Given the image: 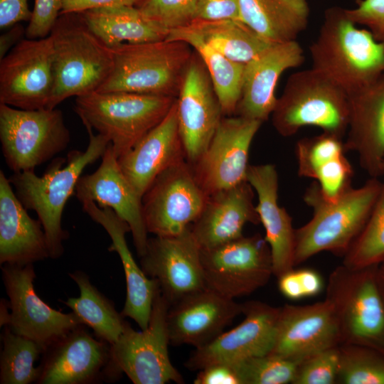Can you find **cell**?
<instances>
[{
  "label": "cell",
  "mask_w": 384,
  "mask_h": 384,
  "mask_svg": "<svg viewBox=\"0 0 384 384\" xmlns=\"http://www.w3.org/2000/svg\"><path fill=\"white\" fill-rule=\"evenodd\" d=\"M139 0H63L60 12L80 13L87 10L109 6H135Z\"/></svg>",
  "instance_id": "obj_47"
},
{
  "label": "cell",
  "mask_w": 384,
  "mask_h": 384,
  "mask_svg": "<svg viewBox=\"0 0 384 384\" xmlns=\"http://www.w3.org/2000/svg\"><path fill=\"white\" fill-rule=\"evenodd\" d=\"M177 40L111 47L113 68L96 92H124L177 97L193 49Z\"/></svg>",
  "instance_id": "obj_5"
},
{
  "label": "cell",
  "mask_w": 384,
  "mask_h": 384,
  "mask_svg": "<svg viewBox=\"0 0 384 384\" xmlns=\"http://www.w3.org/2000/svg\"><path fill=\"white\" fill-rule=\"evenodd\" d=\"M38 367L39 384H87L107 378L110 345L81 325L49 346Z\"/></svg>",
  "instance_id": "obj_20"
},
{
  "label": "cell",
  "mask_w": 384,
  "mask_h": 384,
  "mask_svg": "<svg viewBox=\"0 0 384 384\" xmlns=\"http://www.w3.org/2000/svg\"><path fill=\"white\" fill-rule=\"evenodd\" d=\"M89 143L85 151L73 150L68 161L60 158L53 161L42 176L34 170L14 173L9 179L14 191L27 210L35 211L44 230L50 257L57 259L63 252V242L68 233L62 227V215L68 198L75 193L76 184L85 167L102 158L110 140L102 134H93L85 128Z\"/></svg>",
  "instance_id": "obj_2"
},
{
  "label": "cell",
  "mask_w": 384,
  "mask_h": 384,
  "mask_svg": "<svg viewBox=\"0 0 384 384\" xmlns=\"http://www.w3.org/2000/svg\"><path fill=\"white\" fill-rule=\"evenodd\" d=\"M50 36L24 38L0 60V103L21 110L46 108L53 83Z\"/></svg>",
  "instance_id": "obj_14"
},
{
  "label": "cell",
  "mask_w": 384,
  "mask_h": 384,
  "mask_svg": "<svg viewBox=\"0 0 384 384\" xmlns=\"http://www.w3.org/2000/svg\"><path fill=\"white\" fill-rule=\"evenodd\" d=\"M1 339L0 383H36L39 370L33 364L43 353L42 347L33 340L15 334L9 326L4 327Z\"/></svg>",
  "instance_id": "obj_35"
},
{
  "label": "cell",
  "mask_w": 384,
  "mask_h": 384,
  "mask_svg": "<svg viewBox=\"0 0 384 384\" xmlns=\"http://www.w3.org/2000/svg\"><path fill=\"white\" fill-rule=\"evenodd\" d=\"M336 383L384 384V355L363 346L341 344Z\"/></svg>",
  "instance_id": "obj_37"
},
{
  "label": "cell",
  "mask_w": 384,
  "mask_h": 384,
  "mask_svg": "<svg viewBox=\"0 0 384 384\" xmlns=\"http://www.w3.org/2000/svg\"><path fill=\"white\" fill-rule=\"evenodd\" d=\"M80 289V297L62 302L74 312L85 325L90 327L95 336L113 345L124 331L127 321L112 301L103 295L91 282L87 274L77 270L69 273Z\"/></svg>",
  "instance_id": "obj_33"
},
{
  "label": "cell",
  "mask_w": 384,
  "mask_h": 384,
  "mask_svg": "<svg viewBox=\"0 0 384 384\" xmlns=\"http://www.w3.org/2000/svg\"><path fill=\"white\" fill-rule=\"evenodd\" d=\"M341 344L337 319L326 299L313 304L280 306L270 354L301 362Z\"/></svg>",
  "instance_id": "obj_19"
},
{
  "label": "cell",
  "mask_w": 384,
  "mask_h": 384,
  "mask_svg": "<svg viewBox=\"0 0 384 384\" xmlns=\"http://www.w3.org/2000/svg\"><path fill=\"white\" fill-rule=\"evenodd\" d=\"M185 159L176 100L166 117L129 151L119 157L118 162L127 179L142 198L161 172Z\"/></svg>",
  "instance_id": "obj_25"
},
{
  "label": "cell",
  "mask_w": 384,
  "mask_h": 384,
  "mask_svg": "<svg viewBox=\"0 0 384 384\" xmlns=\"http://www.w3.org/2000/svg\"><path fill=\"white\" fill-rule=\"evenodd\" d=\"M206 288L227 298L249 295L273 275L270 246L260 234L201 249Z\"/></svg>",
  "instance_id": "obj_11"
},
{
  "label": "cell",
  "mask_w": 384,
  "mask_h": 384,
  "mask_svg": "<svg viewBox=\"0 0 384 384\" xmlns=\"http://www.w3.org/2000/svg\"><path fill=\"white\" fill-rule=\"evenodd\" d=\"M194 20L240 21L238 0H200Z\"/></svg>",
  "instance_id": "obj_44"
},
{
  "label": "cell",
  "mask_w": 384,
  "mask_h": 384,
  "mask_svg": "<svg viewBox=\"0 0 384 384\" xmlns=\"http://www.w3.org/2000/svg\"><path fill=\"white\" fill-rule=\"evenodd\" d=\"M208 196L186 159L161 172L142 196L144 223L156 236L176 235L198 218Z\"/></svg>",
  "instance_id": "obj_12"
},
{
  "label": "cell",
  "mask_w": 384,
  "mask_h": 384,
  "mask_svg": "<svg viewBox=\"0 0 384 384\" xmlns=\"http://www.w3.org/2000/svg\"><path fill=\"white\" fill-rule=\"evenodd\" d=\"M242 313V303L205 288L170 305L166 325L170 344L201 347L218 337Z\"/></svg>",
  "instance_id": "obj_22"
},
{
  "label": "cell",
  "mask_w": 384,
  "mask_h": 384,
  "mask_svg": "<svg viewBox=\"0 0 384 384\" xmlns=\"http://www.w3.org/2000/svg\"><path fill=\"white\" fill-rule=\"evenodd\" d=\"M90 29L110 48L166 39L169 31L146 18L135 6H109L80 13Z\"/></svg>",
  "instance_id": "obj_31"
},
{
  "label": "cell",
  "mask_w": 384,
  "mask_h": 384,
  "mask_svg": "<svg viewBox=\"0 0 384 384\" xmlns=\"http://www.w3.org/2000/svg\"><path fill=\"white\" fill-rule=\"evenodd\" d=\"M200 0H139L135 6L149 20L171 31L189 25Z\"/></svg>",
  "instance_id": "obj_40"
},
{
  "label": "cell",
  "mask_w": 384,
  "mask_h": 384,
  "mask_svg": "<svg viewBox=\"0 0 384 384\" xmlns=\"http://www.w3.org/2000/svg\"><path fill=\"white\" fill-rule=\"evenodd\" d=\"M301 283L304 298L319 294L324 288L321 275L315 270L310 268L296 270Z\"/></svg>",
  "instance_id": "obj_48"
},
{
  "label": "cell",
  "mask_w": 384,
  "mask_h": 384,
  "mask_svg": "<svg viewBox=\"0 0 384 384\" xmlns=\"http://www.w3.org/2000/svg\"><path fill=\"white\" fill-rule=\"evenodd\" d=\"M381 171H382V176L384 175V161L382 164Z\"/></svg>",
  "instance_id": "obj_52"
},
{
  "label": "cell",
  "mask_w": 384,
  "mask_h": 384,
  "mask_svg": "<svg viewBox=\"0 0 384 384\" xmlns=\"http://www.w3.org/2000/svg\"><path fill=\"white\" fill-rule=\"evenodd\" d=\"M166 39L184 41L200 55L224 115L234 114L241 96L245 65L228 59L186 26L169 31Z\"/></svg>",
  "instance_id": "obj_32"
},
{
  "label": "cell",
  "mask_w": 384,
  "mask_h": 384,
  "mask_svg": "<svg viewBox=\"0 0 384 384\" xmlns=\"http://www.w3.org/2000/svg\"><path fill=\"white\" fill-rule=\"evenodd\" d=\"M176 97L124 92L77 97L74 109L85 128L106 137L119 158L167 115Z\"/></svg>",
  "instance_id": "obj_6"
},
{
  "label": "cell",
  "mask_w": 384,
  "mask_h": 384,
  "mask_svg": "<svg viewBox=\"0 0 384 384\" xmlns=\"http://www.w3.org/2000/svg\"><path fill=\"white\" fill-rule=\"evenodd\" d=\"M50 257L43 225L32 218L0 170V264L25 265Z\"/></svg>",
  "instance_id": "obj_29"
},
{
  "label": "cell",
  "mask_w": 384,
  "mask_h": 384,
  "mask_svg": "<svg viewBox=\"0 0 384 384\" xmlns=\"http://www.w3.org/2000/svg\"><path fill=\"white\" fill-rule=\"evenodd\" d=\"M75 193L81 203L91 201L100 208H112L129 225L137 255L141 257L144 254L149 233L143 215L142 198L122 171L111 144L97 169L80 177Z\"/></svg>",
  "instance_id": "obj_21"
},
{
  "label": "cell",
  "mask_w": 384,
  "mask_h": 384,
  "mask_svg": "<svg viewBox=\"0 0 384 384\" xmlns=\"http://www.w3.org/2000/svg\"><path fill=\"white\" fill-rule=\"evenodd\" d=\"M201 254L189 227L176 235L149 238L140 265L171 305L206 288Z\"/></svg>",
  "instance_id": "obj_16"
},
{
  "label": "cell",
  "mask_w": 384,
  "mask_h": 384,
  "mask_svg": "<svg viewBox=\"0 0 384 384\" xmlns=\"http://www.w3.org/2000/svg\"><path fill=\"white\" fill-rule=\"evenodd\" d=\"M384 261V181L361 232L343 256L351 268L378 265Z\"/></svg>",
  "instance_id": "obj_36"
},
{
  "label": "cell",
  "mask_w": 384,
  "mask_h": 384,
  "mask_svg": "<svg viewBox=\"0 0 384 384\" xmlns=\"http://www.w3.org/2000/svg\"><path fill=\"white\" fill-rule=\"evenodd\" d=\"M27 0H0V28L6 29L31 16Z\"/></svg>",
  "instance_id": "obj_46"
},
{
  "label": "cell",
  "mask_w": 384,
  "mask_h": 384,
  "mask_svg": "<svg viewBox=\"0 0 384 384\" xmlns=\"http://www.w3.org/2000/svg\"><path fill=\"white\" fill-rule=\"evenodd\" d=\"M176 108L186 160L192 164L208 147L224 116L208 71L194 50L176 97Z\"/></svg>",
  "instance_id": "obj_18"
},
{
  "label": "cell",
  "mask_w": 384,
  "mask_h": 384,
  "mask_svg": "<svg viewBox=\"0 0 384 384\" xmlns=\"http://www.w3.org/2000/svg\"><path fill=\"white\" fill-rule=\"evenodd\" d=\"M338 346L315 353L298 365L292 384H335L339 368Z\"/></svg>",
  "instance_id": "obj_41"
},
{
  "label": "cell",
  "mask_w": 384,
  "mask_h": 384,
  "mask_svg": "<svg viewBox=\"0 0 384 384\" xmlns=\"http://www.w3.org/2000/svg\"><path fill=\"white\" fill-rule=\"evenodd\" d=\"M186 27L228 59L244 65L272 45L241 21L194 20Z\"/></svg>",
  "instance_id": "obj_34"
},
{
  "label": "cell",
  "mask_w": 384,
  "mask_h": 384,
  "mask_svg": "<svg viewBox=\"0 0 384 384\" xmlns=\"http://www.w3.org/2000/svg\"><path fill=\"white\" fill-rule=\"evenodd\" d=\"M253 198L254 188L247 181L209 196L200 215L190 226L201 249L239 238L247 223H260Z\"/></svg>",
  "instance_id": "obj_26"
},
{
  "label": "cell",
  "mask_w": 384,
  "mask_h": 384,
  "mask_svg": "<svg viewBox=\"0 0 384 384\" xmlns=\"http://www.w3.org/2000/svg\"><path fill=\"white\" fill-rule=\"evenodd\" d=\"M348 98L346 151L356 152L362 168L378 178L384 161V73Z\"/></svg>",
  "instance_id": "obj_24"
},
{
  "label": "cell",
  "mask_w": 384,
  "mask_h": 384,
  "mask_svg": "<svg viewBox=\"0 0 384 384\" xmlns=\"http://www.w3.org/2000/svg\"><path fill=\"white\" fill-rule=\"evenodd\" d=\"M282 137L306 126L343 137L349 121V98L339 85L313 68L291 74L271 114Z\"/></svg>",
  "instance_id": "obj_7"
},
{
  "label": "cell",
  "mask_w": 384,
  "mask_h": 384,
  "mask_svg": "<svg viewBox=\"0 0 384 384\" xmlns=\"http://www.w3.org/2000/svg\"><path fill=\"white\" fill-rule=\"evenodd\" d=\"M311 68L322 73L350 95L384 73V43L347 16L346 9L324 11L316 39L309 46Z\"/></svg>",
  "instance_id": "obj_1"
},
{
  "label": "cell",
  "mask_w": 384,
  "mask_h": 384,
  "mask_svg": "<svg viewBox=\"0 0 384 384\" xmlns=\"http://www.w3.org/2000/svg\"><path fill=\"white\" fill-rule=\"evenodd\" d=\"M299 362L273 354L238 363L243 384L292 383Z\"/></svg>",
  "instance_id": "obj_39"
},
{
  "label": "cell",
  "mask_w": 384,
  "mask_h": 384,
  "mask_svg": "<svg viewBox=\"0 0 384 384\" xmlns=\"http://www.w3.org/2000/svg\"><path fill=\"white\" fill-rule=\"evenodd\" d=\"M194 384H243L238 363H215L198 371Z\"/></svg>",
  "instance_id": "obj_45"
},
{
  "label": "cell",
  "mask_w": 384,
  "mask_h": 384,
  "mask_svg": "<svg viewBox=\"0 0 384 384\" xmlns=\"http://www.w3.org/2000/svg\"><path fill=\"white\" fill-rule=\"evenodd\" d=\"M6 29L0 36V60L26 37V28L19 23Z\"/></svg>",
  "instance_id": "obj_49"
},
{
  "label": "cell",
  "mask_w": 384,
  "mask_h": 384,
  "mask_svg": "<svg viewBox=\"0 0 384 384\" xmlns=\"http://www.w3.org/2000/svg\"><path fill=\"white\" fill-rule=\"evenodd\" d=\"M304 50L297 41L272 44L245 65L240 101L235 114L266 121L275 107V89L282 74L300 66Z\"/></svg>",
  "instance_id": "obj_23"
},
{
  "label": "cell",
  "mask_w": 384,
  "mask_h": 384,
  "mask_svg": "<svg viewBox=\"0 0 384 384\" xmlns=\"http://www.w3.org/2000/svg\"><path fill=\"white\" fill-rule=\"evenodd\" d=\"M342 138L323 132L299 140L295 149L299 176L314 179L321 169L344 155L346 149Z\"/></svg>",
  "instance_id": "obj_38"
},
{
  "label": "cell",
  "mask_w": 384,
  "mask_h": 384,
  "mask_svg": "<svg viewBox=\"0 0 384 384\" xmlns=\"http://www.w3.org/2000/svg\"><path fill=\"white\" fill-rule=\"evenodd\" d=\"M2 279L9 298V325L18 335L38 343L43 351L81 325L74 313H63L46 304L36 294L33 264L1 265Z\"/></svg>",
  "instance_id": "obj_13"
},
{
  "label": "cell",
  "mask_w": 384,
  "mask_h": 384,
  "mask_svg": "<svg viewBox=\"0 0 384 384\" xmlns=\"http://www.w3.org/2000/svg\"><path fill=\"white\" fill-rule=\"evenodd\" d=\"M376 279L384 300V261L378 264L376 267Z\"/></svg>",
  "instance_id": "obj_51"
},
{
  "label": "cell",
  "mask_w": 384,
  "mask_h": 384,
  "mask_svg": "<svg viewBox=\"0 0 384 384\" xmlns=\"http://www.w3.org/2000/svg\"><path fill=\"white\" fill-rule=\"evenodd\" d=\"M9 302L4 299L1 301V326H7L9 323L10 314H9Z\"/></svg>",
  "instance_id": "obj_50"
},
{
  "label": "cell",
  "mask_w": 384,
  "mask_h": 384,
  "mask_svg": "<svg viewBox=\"0 0 384 384\" xmlns=\"http://www.w3.org/2000/svg\"><path fill=\"white\" fill-rule=\"evenodd\" d=\"M63 8V0H34L33 9L26 28V38L40 39L50 36Z\"/></svg>",
  "instance_id": "obj_42"
},
{
  "label": "cell",
  "mask_w": 384,
  "mask_h": 384,
  "mask_svg": "<svg viewBox=\"0 0 384 384\" xmlns=\"http://www.w3.org/2000/svg\"><path fill=\"white\" fill-rule=\"evenodd\" d=\"M240 21L270 44L297 41L308 26L307 0H238Z\"/></svg>",
  "instance_id": "obj_30"
},
{
  "label": "cell",
  "mask_w": 384,
  "mask_h": 384,
  "mask_svg": "<svg viewBox=\"0 0 384 384\" xmlns=\"http://www.w3.org/2000/svg\"><path fill=\"white\" fill-rule=\"evenodd\" d=\"M280 307L260 301L242 303L244 320L223 332L210 343L195 349L184 366L198 371L215 363H238L270 353L272 350Z\"/></svg>",
  "instance_id": "obj_17"
},
{
  "label": "cell",
  "mask_w": 384,
  "mask_h": 384,
  "mask_svg": "<svg viewBox=\"0 0 384 384\" xmlns=\"http://www.w3.org/2000/svg\"><path fill=\"white\" fill-rule=\"evenodd\" d=\"M262 124L238 115L222 118L205 151L191 164L208 196L247 181L250 146Z\"/></svg>",
  "instance_id": "obj_15"
},
{
  "label": "cell",
  "mask_w": 384,
  "mask_h": 384,
  "mask_svg": "<svg viewBox=\"0 0 384 384\" xmlns=\"http://www.w3.org/2000/svg\"><path fill=\"white\" fill-rule=\"evenodd\" d=\"M247 181L257 195L256 211L262 224L272 260L273 275L294 268L295 229L287 210L278 203V174L271 164L250 165Z\"/></svg>",
  "instance_id": "obj_28"
},
{
  "label": "cell",
  "mask_w": 384,
  "mask_h": 384,
  "mask_svg": "<svg viewBox=\"0 0 384 384\" xmlns=\"http://www.w3.org/2000/svg\"><path fill=\"white\" fill-rule=\"evenodd\" d=\"M82 205L92 220L107 231L112 240L108 250L116 252L123 265L127 294L122 315L133 319L142 330L146 329L158 284L144 272L133 257L125 238L131 232L129 225L109 207L100 208L91 201Z\"/></svg>",
  "instance_id": "obj_27"
},
{
  "label": "cell",
  "mask_w": 384,
  "mask_h": 384,
  "mask_svg": "<svg viewBox=\"0 0 384 384\" xmlns=\"http://www.w3.org/2000/svg\"><path fill=\"white\" fill-rule=\"evenodd\" d=\"M376 267H337L329 277L325 299L335 313L341 344L363 346L384 355V300Z\"/></svg>",
  "instance_id": "obj_8"
},
{
  "label": "cell",
  "mask_w": 384,
  "mask_h": 384,
  "mask_svg": "<svg viewBox=\"0 0 384 384\" xmlns=\"http://www.w3.org/2000/svg\"><path fill=\"white\" fill-rule=\"evenodd\" d=\"M169 306L157 285L147 328L137 331L127 321L119 339L110 346L108 379L116 380L124 373L134 384L184 383L169 354Z\"/></svg>",
  "instance_id": "obj_9"
},
{
  "label": "cell",
  "mask_w": 384,
  "mask_h": 384,
  "mask_svg": "<svg viewBox=\"0 0 384 384\" xmlns=\"http://www.w3.org/2000/svg\"><path fill=\"white\" fill-rule=\"evenodd\" d=\"M382 183L372 177L362 186L351 187L338 197L329 199L316 181L311 183L303 198L313 209V216L295 230L294 265L324 251L344 256L363 228Z\"/></svg>",
  "instance_id": "obj_3"
},
{
  "label": "cell",
  "mask_w": 384,
  "mask_h": 384,
  "mask_svg": "<svg viewBox=\"0 0 384 384\" xmlns=\"http://www.w3.org/2000/svg\"><path fill=\"white\" fill-rule=\"evenodd\" d=\"M346 11L354 23L365 26L376 40L384 43V0H356V6Z\"/></svg>",
  "instance_id": "obj_43"
},
{
  "label": "cell",
  "mask_w": 384,
  "mask_h": 384,
  "mask_svg": "<svg viewBox=\"0 0 384 384\" xmlns=\"http://www.w3.org/2000/svg\"><path fill=\"white\" fill-rule=\"evenodd\" d=\"M50 36L54 83L46 108L53 109L70 97L97 91L111 74L113 55L80 13L60 14Z\"/></svg>",
  "instance_id": "obj_4"
},
{
  "label": "cell",
  "mask_w": 384,
  "mask_h": 384,
  "mask_svg": "<svg viewBox=\"0 0 384 384\" xmlns=\"http://www.w3.org/2000/svg\"><path fill=\"white\" fill-rule=\"evenodd\" d=\"M0 142L8 167L34 170L64 151L70 133L61 110H21L0 103Z\"/></svg>",
  "instance_id": "obj_10"
}]
</instances>
